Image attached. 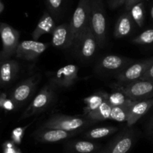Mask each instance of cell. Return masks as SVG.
<instances>
[{
  "label": "cell",
  "mask_w": 153,
  "mask_h": 153,
  "mask_svg": "<svg viewBox=\"0 0 153 153\" xmlns=\"http://www.w3.org/2000/svg\"><path fill=\"white\" fill-rule=\"evenodd\" d=\"M92 121L86 116H67L62 114H55L49 117L40 128H57L69 132H75L82 130L94 124Z\"/></svg>",
  "instance_id": "obj_1"
},
{
  "label": "cell",
  "mask_w": 153,
  "mask_h": 153,
  "mask_svg": "<svg viewBox=\"0 0 153 153\" xmlns=\"http://www.w3.org/2000/svg\"><path fill=\"white\" fill-rule=\"evenodd\" d=\"M91 26L99 47H104L106 43V19L103 0H91Z\"/></svg>",
  "instance_id": "obj_2"
},
{
  "label": "cell",
  "mask_w": 153,
  "mask_h": 153,
  "mask_svg": "<svg viewBox=\"0 0 153 153\" xmlns=\"http://www.w3.org/2000/svg\"><path fill=\"white\" fill-rule=\"evenodd\" d=\"M55 86L51 83L44 86L34 97L28 107L22 112L19 120L29 118L46 110L52 103L55 98Z\"/></svg>",
  "instance_id": "obj_3"
},
{
  "label": "cell",
  "mask_w": 153,
  "mask_h": 153,
  "mask_svg": "<svg viewBox=\"0 0 153 153\" xmlns=\"http://www.w3.org/2000/svg\"><path fill=\"white\" fill-rule=\"evenodd\" d=\"M73 46L76 55L82 59H90L95 55L99 44L91 25L80 33Z\"/></svg>",
  "instance_id": "obj_4"
},
{
  "label": "cell",
  "mask_w": 153,
  "mask_h": 153,
  "mask_svg": "<svg viewBox=\"0 0 153 153\" xmlns=\"http://www.w3.org/2000/svg\"><path fill=\"white\" fill-rule=\"evenodd\" d=\"M0 37L2 44V49L0 52V62H1L15 55L19 44V32L11 26L0 22Z\"/></svg>",
  "instance_id": "obj_5"
},
{
  "label": "cell",
  "mask_w": 153,
  "mask_h": 153,
  "mask_svg": "<svg viewBox=\"0 0 153 153\" xmlns=\"http://www.w3.org/2000/svg\"><path fill=\"white\" fill-rule=\"evenodd\" d=\"M91 0H79L70 20L73 31V43L78 36L91 25Z\"/></svg>",
  "instance_id": "obj_6"
},
{
  "label": "cell",
  "mask_w": 153,
  "mask_h": 153,
  "mask_svg": "<svg viewBox=\"0 0 153 153\" xmlns=\"http://www.w3.org/2000/svg\"><path fill=\"white\" fill-rule=\"evenodd\" d=\"M117 90L123 92L134 100H145L153 97V81L137 80L118 86Z\"/></svg>",
  "instance_id": "obj_7"
},
{
  "label": "cell",
  "mask_w": 153,
  "mask_h": 153,
  "mask_svg": "<svg viewBox=\"0 0 153 153\" xmlns=\"http://www.w3.org/2000/svg\"><path fill=\"white\" fill-rule=\"evenodd\" d=\"M153 64V57L132 63L115 75L117 80L120 84L139 80L145 72Z\"/></svg>",
  "instance_id": "obj_8"
},
{
  "label": "cell",
  "mask_w": 153,
  "mask_h": 153,
  "mask_svg": "<svg viewBox=\"0 0 153 153\" xmlns=\"http://www.w3.org/2000/svg\"><path fill=\"white\" fill-rule=\"evenodd\" d=\"M40 79V74H36L19 82L10 94V99L15 106H19L25 103L35 90Z\"/></svg>",
  "instance_id": "obj_9"
},
{
  "label": "cell",
  "mask_w": 153,
  "mask_h": 153,
  "mask_svg": "<svg viewBox=\"0 0 153 153\" xmlns=\"http://www.w3.org/2000/svg\"><path fill=\"white\" fill-rule=\"evenodd\" d=\"M49 44L43 43L34 40H25L19 42L16 48V58L31 61L34 60L43 54L49 48Z\"/></svg>",
  "instance_id": "obj_10"
},
{
  "label": "cell",
  "mask_w": 153,
  "mask_h": 153,
  "mask_svg": "<svg viewBox=\"0 0 153 153\" xmlns=\"http://www.w3.org/2000/svg\"><path fill=\"white\" fill-rule=\"evenodd\" d=\"M79 78V67L74 64H68L58 69L51 77L50 83L55 87L69 88Z\"/></svg>",
  "instance_id": "obj_11"
},
{
  "label": "cell",
  "mask_w": 153,
  "mask_h": 153,
  "mask_svg": "<svg viewBox=\"0 0 153 153\" xmlns=\"http://www.w3.org/2000/svg\"><path fill=\"white\" fill-rule=\"evenodd\" d=\"M134 60L127 57L117 55H106L102 57L97 64V69L100 72L121 71L124 68L132 64Z\"/></svg>",
  "instance_id": "obj_12"
},
{
  "label": "cell",
  "mask_w": 153,
  "mask_h": 153,
  "mask_svg": "<svg viewBox=\"0 0 153 153\" xmlns=\"http://www.w3.org/2000/svg\"><path fill=\"white\" fill-rule=\"evenodd\" d=\"M134 139L133 130H124L101 153H127L132 147Z\"/></svg>",
  "instance_id": "obj_13"
},
{
  "label": "cell",
  "mask_w": 153,
  "mask_h": 153,
  "mask_svg": "<svg viewBox=\"0 0 153 153\" xmlns=\"http://www.w3.org/2000/svg\"><path fill=\"white\" fill-rule=\"evenodd\" d=\"M52 44L58 49H67L73 46V31L70 22H64L55 27L52 33Z\"/></svg>",
  "instance_id": "obj_14"
},
{
  "label": "cell",
  "mask_w": 153,
  "mask_h": 153,
  "mask_svg": "<svg viewBox=\"0 0 153 153\" xmlns=\"http://www.w3.org/2000/svg\"><path fill=\"white\" fill-rule=\"evenodd\" d=\"M19 71L16 60L8 59L0 62V86H7L13 82Z\"/></svg>",
  "instance_id": "obj_15"
},
{
  "label": "cell",
  "mask_w": 153,
  "mask_h": 153,
  "mask_svg": "<svg viewBox=\"0 0 153 153\" xmlns=\"http://www.w3.org/2000/svg\"><path fill=\"white\" fill-rule=\"evenodd\" d=\"M73 134L74 132L66 131L61 129L40 128L34 133V138L40 142H56L67 139Z\"/></svg>",
  "instance_id": "obj_16"
},
{
  "label": "cell",
  "mask_w": 153,
  "mask_h": 153,
  "mask_svg": "<svg viewBox=\"0 0 153 153\" xmlns=\"http://www.w3.org/2000/svg\"><path fill=\"white\" fill-rule=\"evenodd\" d=\"M153 106V98L136 100L128 110L127 125L131 127Z\"/></svg>",
  "instance_id": "obj_17"
},
{
  "label": "cell",
  "mask_w": 153,
  "mask_h": 153,
  "mask_svg": "<svg viewBox=\"0 0 153 153\" xmlns=\"http://www.w3.org/2000/svg\"><path fill=\"white\" fill-rule=\"evenodd\" d=\"M55 27L56 26H55L54 17L48 10H46V11H44V13L39 20L35 28L32 32L31 37L33 40H37L43 34H52Z\"/></svg>",
  "instance_id": "obj_18"
},
{
  "label": "cell",
  "mask_w": 153,
  "mask_h": 153,
  "mask_svg": "<svg viewBox=\"0 0 153 153\" xmlns=\"http://www.w3.org/2000/svg\"><path fill=\"white\" fill-rule=\"evenodd\" d=\"M133 20L129 11L122 14L117 19L115 25L114 34L117 38L126 37L131 33L133 28Z\"/></svg>",
  "instance_id": "obj_19"
},
{
  "label": "cell",
  "mask_w": 153,
  "mask_h": 153,
  "mask_svg": "<svg viewBox=\"0 0 153 153\" xmlns=\"http://www.w3.org/2000/svg\"><path fill=\"white\" fill-rule=\"evenodd\" d=\"M105 100L112 106H123V107L128 108L136 101L120 90L114 92L110 94L105 93Z\"/></svg>",
  "instance_id": "obj_20"
},
{
  "label": "cell",
  "mask_w": 153,
  "mask_h": 153,
  "mask_svg": "<svg viewBox=\"0 0 153 153\" xmlns=\"http://www.w3.org/2000/svg\"><path fill=\"white\" fill-rule=\"evenodd\" d=\"M112 106L105 100L101 105L97 108L96 110L90 112L88 115L85 116L87 118H90L92 121L97 122L99 121H103V120L110 119L111 112Z\"/></svg>",
  "instance_id": "obj_21"
},
{
  "label": "cell",
  "mask_w": 153,
  "mask_h": 153,
  "mask_svg": "<svg viewBox=\"0 0 153 153\" xmlns=\"http://www.w3.org/2000/svg\"><path fill=\"white\" fill-rule=\"evenodd\" d=\"M105 100V92H100L93 94L84 98L85 106L84 108V115H88L90 112L96 110L102 102Z\"/></svg>",
  "instance_id": "obj_22"
},
{
  "label": "cell",
  "mask_w": 153,
  "mask_h": 153,
  "mask_svg": "<svg viewBox=\"0 0 153 153\" xmlns=\"http://www.w3.org/2000/svg\"><path fill=\"white\" fill-rule=\"evenodd\" d=\"M117 128L115 126H102L91 129L85 134V136L90 139H100L105 137L117 130Z\"/></svg>",
  "instance_id": "obj_23"
},
{
  "label": "cell",
  "mask_w": 153,
  "mask_h": 153,
  "mask_svg": "<svg viewBox=\"0 0 153 153\" xmlns=\"http://www.w3.org/2000/svg\"><path fill=\"white\" fill-rule=\"evenodd\" d=\"M129 12L134 22L138 26V27L141 28L143 26L145 20L144 2H140L134 4L129 10Z\"/></svg>",
  "instance_id": "obj_24"
},
{
  "label": "cell",
  "mask_w": 153,
  "mask_h": 153,
  "mask_svg": "<svg viewBox=\"0 0 153 153\" xmlns=\"http://www.w3.org/2000/svg\"><path fill=\"white\" fill-rule=\"evenodd\" d=\"M48 11L53 17H58L64 8L65 0H45Z\"/></svg>",
  "instance_id": "obj_25"
},
{
  "label": "cell",
  "mask_w": 153,
  "mask_h": 153,
  "mask_svg": "<svg viewBox=\"0 0 153 153\" xmlns=\"http://www.w3.org/2000/svg\"><path fill=\"white\" fill-rule=\"evenodd\" d=\"M128 110L129 107H123V106H112L111 112L110 119L116 122H126L128 118Z\"/></svg>",
  "instance_id": "obj_26"
},
{
  "label": "cell",
  "mask_w": 153,
  "mask_h": 153,
  "mask_svg": "<svg viewBox=\"0 0 153 153\" xmlns=\"http://www.w3.org/2000/svg\"><path fill=\"white\" fill-rule=\"evenodd\" d=\"M135 44H150L153 43V28H149L132 39Z\"/></svg>",
  "instance_id": "obj_27"
},
{
  "label": "cell",
  "mask_w": 153,
  "mask_h": 153,
  "mask_svg": "<svg viewBox=\"0 0 153 153\" xmlns=\"http://www.w3.org/2000/svg\"><path fill=\"white\" fill-rule=\"evenodd\" d=\"M73 148L79 153H91L97 148V145L90 141H77L73 145Z\"/></svg>",
  "instance_id": "obj_28"
},
{
  "label": "cell",
  "mask_w": 153,
  "mask_h": 153,
  "mask_svg": "<svg viewBox=\"0 0 153 153\" xmlns=\"http://www.w3.org/2000/svg\"><path fill=\"white\" fill-rule=\"evenodd\" d=\"M28 127V125L25 126V127H19L16 128L12 132V138H13V140L16 142H20L21 140H22V136H23L24 132L25 130L26 129V128Z\"/></svg>",
  "instance_id": "obj_29"
},
{
  "label": "cell",
  "mask_w": 153,
  "mask_h": 153,
  "mask_svg": "<svg viewBox=\"0 0 153 153\" xmlns=\"http://www.w3.org/2000/svg\"><path fill=\"white\" fill-rule=\"evenodd\" d=\"M139 80H152L153 81V64L145 72Z\"/></svg>",
  "instance_id": "obj_30"
},
{
  "label": "cell",
  "mask_w": 153,
  "mask_h": 153,
  "mask_svg": "<svg viewBox=\"0 0 153 153\" xmlns=\"http://www.w3.org/2000/svg\"><path fill=\"white\" fill-rule=\"evenodd\" d=\"M126 0H109V6L111 9H116L125 4Z\"/></svg>",
  "instance_id": "obj_31"
},
{
  "label": "cell",
  "mask_w": 153,
  "mask_h": 153,
  "mask_svg": "<svg viewBox=\"0 0 153 153\" xmlns=\"http://www.w3.org/2000/svg\"><path fill=\"white\" fill-rule=\"evenodd\" d=\"M140 2H143V0H126L125 4H124L126 10L129 11L134 4H137V3Z\"/></svg>",
  "instance_id": "obj_32"
},
{
  "label": "cell",
  "mask_w": 153,
  "mask_h": 153,
  "mask_svg": "<svg viewBox=\"0 0 153 153\" xmlns=\"http://www.w3.org/2000/svg\"><path fill=\"white\" fill-rule=\"evenodd\" d=\"M3 8H4V5H3V4H2V3H1V0H0V13H1V12L2 11Z\"/></svg>",
  "instance_id": "obj_33"
},
{
  "label": "cell",
  "mask_w": 153,
  "mask_h": 153,
  "mask_svg": "<svg viewBox=\"0 0 153 153\" xmlns=\"http://www.w3.org/2000/svg\"><path fill=\"white\" fill-rule=\"evenodd\" d=\"M150 16H151V17H152V19L153 20V4L150 8Z\"/></svg>",
  "instance_id": "obj_34"
},
{
  "label": "cell",
  "mask_w": 153,
  "mask_h": 153,
  "mask_svg": "<svg viewBox=\"0 0 153 153\" xmlns=\"http://www.w3.org/2000/svg\"><path fill=\"white\" fill-rule=\"evenodd\" d=\"M1 102H0V110H1Z\"/></svg>",
  "instance_id": "obj_35"
}]
</instances>
